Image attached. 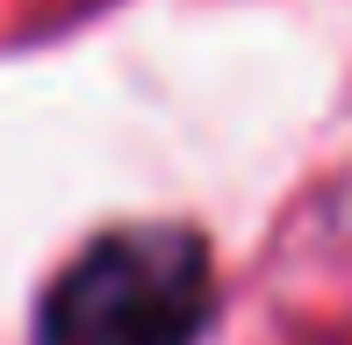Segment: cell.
Returning <instances> with one entry per match:
<instances>
[{
	"label": "cell",
	"instance_id": "1",
	"mask_svg": "<svg viewBox=\"0 0 352 345\" xmlns=\"http://www.w3.org/2000/svg\"><path fill=\"white\" fill-rule=\"evenodd\" d=\"M209 245L173 223H137L87 245L43 295L36 345H195L209 317Z\"/></svg>",
	"mask_w": 352,
	"mask_h": 345
}]
</instances>
